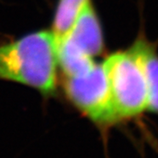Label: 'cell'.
Wrapping results in <instances>:
<instances>
[{
  "label": "cell",
  "mask_w": 158,
  "mask_h": 158,
  "mask_svg": "<svg viewBox=\"0 0 158 158\" xmlns=\"http://www.w3.org/2000/svg\"><path fill=\"white\" fill-rule=\"evenodd\" d=\"M56 39L40 31L0 46V79L31 86L48 95L56 86Z\"/></svg>",
  "instance_id": "cell-1"
},
{
  "label": "cell",
  "mask_w": 158,
  "mask_h": 158,
  "mask_svg": "<svg viewBox=\"0 0 158 158\" xmlns=\"http://www.w3.org/2000/svg\"><path fill=\"white\" fill-rule=\"evenodd\" d=\"M118 123L138 120L148 112L146 82L141 66L129 50L115 52L102 62Z\"/></svg>",
  "instance_id": "cell-2"
},
{
  "label": "cell",
  "mask_w": 158,
  "mask_h": 158,
  "mask_svg": "<svg viewBox=\"0 0 158 158\" xmlns=\"http://www.w3.org/2000/svg\"><path fill=\"white\" fill-rule=\"evenodd\" d=\"M64 87L70 101L104 132L118 124L102 63L83 76L67 77Z\"/></svg>",
  "instance_id": "cell-3"
},
{
  "label": "cell",
  "mask_w": 158,
  "mask_h": 158,
  "mask_svg": "<svg viewBox=\"0 0 158 158\" xmlns=\"http://www.w3.org/2000/svg\"><path fill=\"white\" fill-rule=\"evenodd\" d=\"M60 40L91 58L103 52L104 39L101 26L90 1L85 5L70 30L57 41Z\"/></svg>",
  "instance_id": "cell-4"
},
{
  "label": "cell",
  "mask_w": 158,
  "mask_h": 158,
  "mask_svg": "<svg viewBox=\"0 0 158 158\" xmlns=\"http://www.w3.org/2000/svg\"><path fill=\"white\" fill-rule=\"evenodd\" d=\"M141 66L146 82L148 112L158 115V50L156 44L148 39L145 32L140 31L129 48Z\"/></svg>",
  "instance_id": "cell-5"
},
{
  "label": "cell",
  "mask_w": 158,
  "mask_h": 158,
  "mask_svg": "<svg viewBox=\"0 0 158 158\" xmlns=\"http://www.w3.org/2000/svg\"><path fill=\"white\" fill-rule=\"evenodd\" d=\"M89 1L90 0H59L52 30L56 41L62 39L70 30Z\"/></svg>",
  "instance_id": "cell-6"
}]
</instances>
